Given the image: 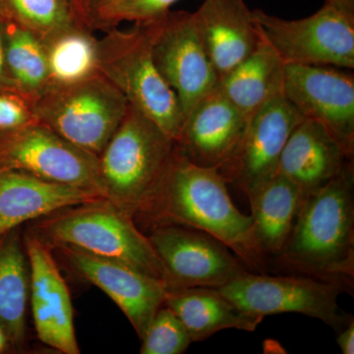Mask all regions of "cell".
<instances>
[{
    "instance_id": "cell-1",
    "label": "cell",
    "mask_w": 354,
    "mask_h": 354,
    "mask_svg": "<svg viewBox=\"0 0 354 354\" xmlns=\"http://www.w3.org/2000/svg\"><path fill=\"white\" fill-rule=\"evenodd\" d=\"M140 212L160 225H176L206 232L234 251L252 272H264L269 263L254 239L252 220L228 194L216 169L191 162L178 149L164 176Z\"/></svg>"
},
{
    "instance_id": "cell-2",
    "label": "cell",
    "mask_w": 354,
    "mask_h": 354,
    "mask_svg": "<svg viewBox=\"0 0 354 354\" xmlns=\"http://www.w3.org/2000/svg\"><path fill=\"white\" fill-rule=\"evenodd\" d=\"M272 263L288 274L328 281L353 295V160L330 183L305 195L290 237Z\"/></svg>"
},
{
    "instance_id": "cell-3",
    "label": "cell",
    "mask_w": 354,
    "mask_h": 354,
    "mask_svg": "<svg viewBox=\"0 0 354 354\" xmlns=\"http://www.w3.org/2000/svg\"><path fill=\"white\" fill-rule=\"evenodd\" d=\"M176 142L138 109L127 113L99 156L106 196L128 213L138 212L156 189Z\"/></svg>"
},
{
    "instance_id": "cell-4",
    "label": "cell",
    "mask_w": 354,
    "mask_h": 354,
    "mask_svg": "<svg viewBox=\"0 0 354 354\" xmlns=\"http://www.w3.org/2000/svg\"><path fill=\"white\" fill-rule=\"evenodd\" d=\"M31 106L35 121L99 157L129 104L111 81L97 73L82 82L46 88Z\"/></svg>"
},
{
    "instance_id": "cell-5",
    "label": "cell",
    "mask_w": 354,
    "mask_h": 354,
    "mask_svg": "<svg viewBox=\"0 0 354 354\" xmlns=\"http://www.w3.org/2000/svg\"><path fill=\"white\" fill-rule=\"evenodd\" d=\"M100 73L120 91L129 106L177 141L183 115L176 93L160 75L141 25L128 31L113 28L99 41Z\"/></svg>"
},
{
    "instance_id": "cell-6",
    "label": "cell",
    "mask_w": 354,
    "mask_h": 354,
    "mask_svg": "<svg viewBox=\"0 0 354 354\" xmlns=\"http://www.w3.org/2000/svg\"><path fill=\"white\" fill-rule=\"evenodd\" d=\"M44 230L57 246L130 266L165 281L169 290V274L148 237L134 225L131 214L116 205L88 203L48 221Z\"/></svg>"
},
{
    "instance_id": "cell-7",
    "label": "cell",
    "mask_w": 354,
    "mask_h": 354,
    "mask_svg": "<svg viewBox=\"0 0 354 354\" xmlns=\"http://www.w3.org/2000/svg\"><path fill=\"white\" fill-rule=\"evenodd\" d=\"M218 290L242 311L262 318L301 314L319 319L335 333L353 318L337 304L344 292L341 286L309 277L248 272Z\"/></svg>"
},
{
    "instance_id": "cell-8",
    "label": "cell",
    "mask_w": 354,
    "mask_h": 354,
    "mask_svg": "<svg viewBox=\"0 0 354 354\" xmlns=\"http://www.w3.org/2000/svg\"><path fill=\"white\" fill-rule=\"evenodd\" d=\"M260 38L271 46L283 64L354 68V22L324 4L313 15L286 20L252 11Z\"/></svg>"
},
{
    "instance_id": "cell-9",
    "label": "cell",
    "mask_w": 354,
    "mask_h": 354,
    "mask_svg": "<svg viewBox=\"0 0 354 354\" xmlns=\"http://www.w3.org/2000/svg\"><path fill=\"white\" fill-rule=\"evenodd\" d=\"M139 25L149 39L156 67L176 93L185 120L191 109L218 85V77L198 37L192 13L169 11Z\"/></svg>"
},
{
    "instance_id": "cell-10",
    "label": "cell",
    "mask_w": 354,
    "mask_h": 354,
    "mask_svg": "<svg viewBox=\"0 0 354 354\" xmlns=\"http://www.w3.org/2000/svg\"><path fill=\"white\" fill-rule=\"evenodd\" d=\"M0 169H15L65 185L97 191L106 200L99 157L37 121L0 132Z\"/></svg>"
},
{
    "instance_id": "cell-11",
    "label": "cell",
    "mask_w": 354,
    "mask_h": 354,
    "mask_svg": "<svg viewBox=\"0 0 354 354\" xmlns=\"http://www.w3.org/2000/svg\"><path fill=\"white\" fill-rule=\"evenodd\" d=\"M148 239L169 274V290L218 288L250 272L234 251L201 230L160 225Z\"/></svg>"
},
{
    "instance_id": "cell-12",
    "label": "cell",
    "mask_w": 354,
    "mask_h": 354,
    "mask_svg": "<svg viewBox=\"0 0 354 354\" xmlns=\"http://www.w3.org/2000/svg\"><path fill=\"white\" fill-rule=\"evenodd\" d=\"M283 97L305 120L322 125L354 153V77L337 67L285 64Z\"/></svg>"
},
{
    "instance_id": "cell-13",
    "label": "cell",
    "mask_w": 354,
    "mask_h": 354,
    "mask_svg": "<svg viewBox=\"0 0 354 354\" xmlns=\"http://www.w3.org/2000/svg\"><path fill=\"white\" fill-rule=\"evenodd\" d=\"M304 120L283 95L266 102L248 118L234 155L218 169L225 183L246 194L276 174L286 142Z\"/></svg>"
},
{
    "instance_id": "cell-14",
    "label": "cell",
    "mask_w": 354,
    "mask_h": 354,
    "mask_svg": "<svg viewBox=\"0 0 354 354\" xmlns=\"http://www.w3.org/2000/svg\"><path fill=\"white\" fill-rule=\"evenodd\" d=\"M60 248L83 278L104 291L120 307L142 339L158 310L165 304L167 283L118 261L69 247Z\"/></svg>"
},
{
    "instance_id": "cell-15",
    "label": "cell",
    "mask_w": 354,
    "mask_h": 354,
    "mask_svg": "<svg viewBox=\"0 0 354 354\" xmlns=\"http://www.w3.org/2000/svg\"><path fill=\"white\" fill-rule=\"evenodd\" d=\"M26 254L31 272L32 317L39 339L60 353H80L69 290L53 255L35 236L26 239Z\"/></svg>"
},
{
    "instance_id": "cell-16",
    "label": "cell",
    "mask_w": 354,
    "mask_h": 354,
    "mask_svg": "<svg viewBox=\"0 0 354 354\" xmlns=\"http://www.w3.org/2000/svg\"><path fill=\"white\" fill-rule=\"evenodd\" d=\"M247 120L216 87L186 116L177 149L193 164L220 169L236 150Z\"/></svg>"
},
{
    "instance_id": "cell-17",
    "label": "cell",
    "mask_w": 354,
    "mask_h": 354,
    "mask_svg": "<svg viewBox=\"0 0 354 354\" xmlns=\"http://www.w3.org/2000/svg\"><path fill=\"white\" fill-rule=\"evenodd\" d=\"M198 37L218 80L257 48L259 32L243 0H205L192 13Z\"/></svg>"
},
{
    "instance_id": "cell-18",
    "label": "cell",
    "mask_w": 354,
    "mask_h": 354,
    "mask_svg": "<svg viewBox=\"0 0 354 354\" xmlns=\"http://www.w3.org/2000/svg\"><path fill=\"white\" fill-rule=\"evenodd\" d=\"M102 200L106 199L95 190L44 180L15 169H0V236L25 221Z\"/></svg>"
},
{
    "instance_id": "cell-19",
    "label": "cell",
    "mask_w": 354,
    "mask_h": 354,
    "mask_svg": "<svg viewBox=\"0 0 354 354\" xmlns=\"http://www.w3.org/2000/svg\"><path fill=\"white\" fill-rule=\"evenodd\" d=\"M351 160L353 158L348 157L322 125L304 120L286 142L277 172L290 179L306 195L330 183Z\"/></svg>"
},
{
    "instance_id": "cell-20",
    "label": "cell",
    "mask_w": 354,
    "mask_h": 354,
    "mask_svg": "<svg viewBox=\"0 0 354 354\" xmlns=\"http://www.w3.org/2000/svg\"><path fill=\"white\" fill-rule=\"evenodd\" d=\"M251 207L254 239L271 263L283 251L305 196L299 186L277 172L246 193Z\"/></svg>"
},
{
    "instance_id": "cell-21",
    "label": "cell",
    "mask_w": 354,
    "mask_h": 354,
    "mask_svg": "<svg viewBox=\"0 0 354 354\" xmlns=\"http://www.w3.org/2000/svg\"><path fill=\"white\" fill-rule=\"evenodd\" d=\"M165 305L183 322L192 342L205 341L223 330L254 332L264 319L242 311L216 288L169 290Z\"/></svg>"
},
{
    "instance_id": "cell-22",
    "label": "cell",
    "mask_w": 354,
    "mask_h": 354,
    "mask_svg": "<svg viewBox=\"0 0 354 354\" xmlns=\"http://www.w3.org/2000/svg\"><path fill=\"white\" fill-rule=\"evenodd\" d=\"M285 64L260 38L256 50L218 80V90L248 120L257 109L283 95Z\"/></svg>"
},
{
    "instance_id": "cell-23",
    "label": "cell",
    "mask_w": 354,
    "mask_h": 354,
    "mask_svg": "<svg viewBox=\"0 0 354 354\" xmlns=\"http://www.w3.org/2000/svg\"><path fill=\"white\" fill-rule=\"evenodd\" d=\"M13 230L0 236V328L7 341L23 342L31 290L29 260Z\"/></svg>"
},
{
    "instance_id": "cell-24",
    "label": "cell",
    "mask_w": 354,
    "mask_h": 354,
    "mask_svg": "<svg viewBox=\"0 0 354 354\" xmlns=\"http://www.w3.org/2000/svg\"><path fill=\"white\" fill-rule=\"evenodd\" d=\"M88 30L72 26L43 41L48 70L46 88L82 82L100 73L99 39Z\"/></svg>"
},
{
    "instance_id": "cell-25",
    "label": "cell",
    "mask_w": 354,
    "mask_h": 354,
    "mask_svg": "<svg viewBox=\"0 0 354 354\" xmlns=\"http://www.w3.org/2000/svg\"><path fill=\"white\" fill-rule=\"evenodd\" d=\"M4 21L7 68L18 94L32 102L48 86V62L44 43L25 28Z\"/></svg>"
},
{
    "instance_id": "cell-26",
    "label": "cell",
    "mask_w": 354,
    "mask_h": 354,
    "mask_svg": "<svg viewBox=\"0 0 354 354\" xmlns=\"http://www.w3.org/2000/svg\"><path fill=\"white\" fill-rule=\"evenodd\" d=\"M0 18L25 28L41 41L72 26L83 25L71 0H0Z\"/></svg>"
},
{
    "instance_id": "cell-27",
    "label": "cell",
    "mask_w": 354,
    "mask_h": 354,
    "mask_svg": "<svg viewBox=\"0 0 354 354\" xmlns=\"http://www.w3.org/2000/svg\"><path fill=\"white\" fill-rule=\"evenodd\" d=\"M142 341V354H181L192 344L183 322L165 304L158 310Z\"/></svg>"
},
{
    "instance_id": "cell-28",
    "label": "cell",
    "mask_w": 354,
    "mask_h": 354,
    "mask_svg": "<svg viewBox=\"0 0 354 354\" xmlns=\"http://www.w3.org/2000/svg\"><path fill=\"white\" fill-rule=\"evenodd\" d=\"M178 0H115L91 18L90 27L109 29L121 22L136 24L158 19L171 11Z\"/></svg>"
},
{
    "instance_id": "cell-29",
    "label": "cell",
    "mask_w": 354,
    "mask_h": 354,
    "mask_svg": "<svg viewBox=\"0 0 354 354\" xmlns=\"http://www.w3.org/2000/svg\"><path fill=\"white\" fill-rule=\"evenodd\" d=\"M32 121L31 102L17 93L0 91V132L17 129Z\"/></svg>"
},
{
    "instance_id": "cell-30",
    "label": "cell",
    "mask_w": 354,
    "mask_h": 354,
    "mask_svg": "<svg viewBox=\"0 0 354 354\" xmlns=\"http://www.w3.org/2000/svg\"><path fill=\"white\" fill-rule=\"evenodd\" d=\"M0 91L17 93L8 68L6 57V21L0 18ZM18 94V93H17Z\"/></svg>"
},
{
    "instance_id": "cell-31",
    "label": "cell",
    "mask_w": 354,
    "mask_h": 354,
    "mask_svg": "<svg viewBox=\"0 0 354 354\" xmlns=\"http://www.w3.org/2000/svg\"><path fill=\"white\" fill-rule=\"evenodd\" d=\"M337 342L344 354L354 353V319L337 333Z\"/></svg>"
},
{
    "instance_id": "cell-32",
    "label": "cell",
    "mask_w": 354,
    "mask_h": 354,
    "mask_svg": "<svg viewBox=\"0 0 354 354\" xmlns=\"http://www.w3.org/2000/svg\"><path fill=\"white\" fill-rule=\"evenodd\" d=\"M325 3L334 7L354 22V0H326Z\"/></svg>"
},
{
    "instance_id": "cell-33",
    "label": "cell",
    "mask_w": 354,
    "mask_h": 354,
    "mask_svg": "<svg viewBox=\"0 0 354 354\" xmlns=\"http://www.w3.org/2000/svg\"><path fill=\"white\" fill-rule=\"evenodd\" d=\"M115 0H88L87 3V15L88 26L90 27L91 18L97 10L108 6L109 4L113 3Z\"/></svg>"
},
{
    "instance_id": "cell-34",
    "label": "cell",
    "mask_w": 354,
    "mask_h": 354,
    "mask_svg": "<svg viewBox=\"0 0 354 354\" xmlns=\"http://www.w3.org/2000/svg\"><path fill=\"white\" fill-rule=\"evenodd\" d=\"M71 2L79 21H80L82 24H87L88 0H71Z\"/></svg>"
},
{
    "instance_id": "cell-35",
    "label": "cell",
    "mask_w": 354,
    "mask_h": 354,
    "mask_svg": "<svg viewBox=\"0 0 354 354\" xmlns=\"http://www.w3.org/2000/svg\"><path fill=\"white\" fill-rule=\"evenodd\" d=\"M7 342V339L6 337V334H4L3 330H2L1 328H0V351L4 348Z\"/></svg>"
},
{
    "instance_id": "cell-36",
    "label": "cell",
    "mask_w": 354,
    "mask_h": 354,
    "mask_svg": "<svg viewBox=\"0 0 354 354\" xmlns=\"http://www.w3.org/2000/svg\"><path fill=\"white\" fill-rule=\"evenodd\" d=\"M87 3H88V2H87Z\"/></svg>"
}]
</instances>
